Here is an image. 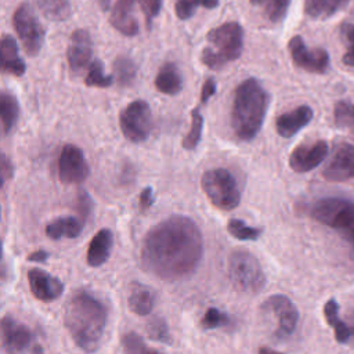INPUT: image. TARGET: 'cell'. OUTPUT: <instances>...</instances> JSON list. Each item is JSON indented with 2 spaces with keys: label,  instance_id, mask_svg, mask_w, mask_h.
I'll return each mask as SVG.
<instances>
[{
  "label": "cell",
  "instance_id": "obj_26",
  "mask_svg": "<svg viewBox=\"0 0 354 354\" xmlns=\"http://www.w3.org/2000/svg\"><path fill=\"white\" fill-rule=\"evenodd\" d=\"M350 0H304V12L311 18H329L346 8Z\"/></svg>",
  "mask_w": 354,
  "mask_h": 354
},
{
  "label": "cell",
  "instance_id": "obj_5",
  "mask_svg": "<svg viewBox=\"0 0 354 354\" xmlns=\"http://www.w3.org/2000/svg\"><path fill=\"white\" fill-rule=\"evenodd\" d=\"M310 216L340 234L354 253V201L339 196L321 198L313 203Z\"/></svg>",
  "mask_w": 354,
  "mask_h": 354
},
{
  "label": "cell",
  "instance_id": "obj_12",
  "mask_svg": "<svg viewBox=\"0 0 354 354\" xmlns=\"http://www.w3.org/2000/svg\"><path fill=\"white\" fill-rule=\"evenodd\" d=\"M263 310L271 311L278 321L277 336L283 339L290 336L299 322V311L293 301L285 295H272L263 304Z\"/></svg>",
  "mask_w": 354,
  "mask_h": 354
},
{
  "label": "cell",
  "instance_id": "obj_17",
  "mask_svg": "<svg viewBox=\"0 0 354 354\" xmlns=\"http://www.w3.org/2000/svg\"><path fill=\"white\" fill-rule=\"evenodd\" d=\"M28 281L32 295L41 301H53L64 292L62 281L40 268L29 270Z\"/></svg>",
  "mask_w": 354,
  "mask_h": 354
},
{
  "label": "cell",
  "instance_id": "obj_44",
  "mask_svg": "<svg viewBox=\"0 0 354 354\" xmlns=\"http://www.w3.org/2000/svg\"><path fill=\"white\" fill-rule=\"evenodd\" d=\"M48 257V253L44 252V250H36L33 253H30L28 256V260L29 261H37V263H43L46 259Z\"/></svg>",
  "mask_w": 354,
  "mask_h": 354
},
{
  "label": "cell",
  "instance_id": "obj_20",
  "mask_svg": "<svg viewBox=\"0 0 354 354\" xmlns=\"http://www.w3.org/2000/svg\"><path fill=\"white\" fill-rule=\"evenodd\" d=\"M1 71L6 73H11L14 76H22L25 73V62L19 55L18 44L15 39L10 35H3L1 44Z\"/></svg>",
  "mask_w": 354,
  "mask_h": 354
},
{
  "label": "cell",
  "instance_id": "obj_14",
  "mask_svg": "<svg viewBox=\"0 0 354 354\" xmlns=\"http://www.w3.org/2000/svg\"><path fill=\"white\" fill-rule=\"evenodd\" d=\"M328 155V142L318 140L296 147L289 156V166L296 173H307L322 163Z\"/></svg>",
  "mask_w": 354,
  "mask_h": 354
},
{
  "label": "cell",
  "instance_id": "obj_45",
  "mask_svg": "<svg viewBox=\"0 0 354 354\" xmlns=\"http://www.w3.org/2000/svg\"><path fill=\"white\" fill-rule=\"evenodd\" d=\"M113 1L115 0H97V3H98V6L101 7L102 11H109V8L113 4Z\"/></svg>",
  "mask_w": 354,
  "mask_h": 354
},
{
  "label": "cell",
  "instance_id": "obj_10",
  "mask_svg": "<svg viewBox=\"0 0 354 354\" xmlns=\"http://www.w3.org/2000/svg\"><path fill=\"white\" fill-rule=\"evenodd\" d=\"M288 47L296 66L311 73H325L328 71L329 54L326 50L308 48L301 36H293Z\"/></svg>",
  "mask_w": 354,
  "mask_h": 354
},
{
  "label": "cell",
  "instance_id": "obj_15",
  "mask_svg": "<svg viewBox=\"0 0 354 354\" xmlns=\"http://www.w3.org/2000/svg\"><path fill=\"white\" fill-rule=\"evenodd\" d=\"M32 333L29 328L18 322L11 315L1 318V344L6 354H19L30 343Z\"/></svg>",
  "mask_w": 354,
  "mask_h": 354
},
{
  "label": "cell",
  "instance_id": "obj_39",
  "mask_svg": "<svg viewBox=\"0 0 354 354\" xmlns=\"http://www.w3.org/2000/svg\"><path fill=\"white\" fill-rule=\"evenodd\" d=\"M342 35L347 43V51L343 55V64L354 68V24H344L342 26Z\"/></svg>",
  "mask_w": 354,
  "mask_h": 354
},
{
  "label": "cell",
  "instance_id": "obj_34",
  "mask_svg": "<svg viewBox=\"0 0 354 354\" xmlns=\"http://www.w3.org/2000/svg\"><path fill=\"white\" fill-rule=\"evenodd\" d=\"M113 79L109 75L104 73V65L100 59H95L88 66V73L84 79L86 86L88 87H109L112 84Z\"/></svg>",
  "mask_w": 354,
  "mask_h": 354
},
{
  "label": "cell",
  "instance_id": "obj_13",
  "mask_svg": "<svg viewBox=\"0 0 354 354\" xmlns=\"http://www.w3.org/2000/svg\"><path fill=\"white\" fill-rule=\"evenodd\" d=\"M329 181H347L354 178V145L342 142L336 145L335 152L322 171Z\"/></svg>",
  "mask_w": 354,
  "mask_h": 354
},
{
  "label": "cell",
  "instance_id": "obj_8",
  "mask_svg": "<svg viewBox=\"0 0 354 354\" xmlns=\"http://www.w3.org/2000/svg\"><path fill=\"white\" fill-rule=\"evenodd\" d=\"M123 136L131 142H142L148 138L152 127V113L148 102L137 100L130 102L119 116Z\"/></svg>",
  "mask_w": 354,
  "mask_h": 354
},
{
  "label": "cell",
  "instance_id": "obj_27",
  "mask_svg": "<svg viewBox=\"0 0 354 354\" xmlns=\"http://www.w3.org/2000/svg\"><path fill=\"white\" fill-rule=\"evenodd\" d=\"M0 115L4 134L11 133L19 116V105L17 98L7 91L1 93L0 97Z\"/></svg>",
  "mask_w": 354,
  "mask_h": 354
},
{
  "label": "cell",
  "instance_id": "obj_4",
  "mask_svg": "<svg viewBox=\"0 0 354 354\" xmlns=\"http://www.w3.org/2000/svg\"><path fill=\"white\" fill-rule=\"evenodd\" d=\"M206 39L210 46L203 48L201 59L210 69H220L242 54L243 29L238 22H225L212 29Z\"/></svg>",
  "mask_w": 354,
  "mask_h": 354
},
{
  "label": "cell",
  "instance_id": "obj_32",
  "mask_svg": "<svg viewBox=\"0 0 354 354\" xmlns=\"http://www.w3.org/2000/svg\"><path fill=\"white\" fill-rule=\"evenodd\" d=\"M335 124L342 129H348L354 133V102L339 101L333 109Z\"/></svg>",
  "mask_w": 354,
  "mask_h": 354
},
{
  "label": "cell",
  "instance_id": "obj_40",
  "mask_svg": "<svg viewBox=\"0 0 354 354\" xmlns=\"http://www.w3.org/2000/svg\"><path fill=\"white\" fill-rule=\"evenodd\" d=\"M141 6V10L145 15L147 19V25L151 26L152 19L159 14L160 8H162V0H137Z\"/></svg>",
  "mask_w": 354,
  "mask_h": 354
},
{
  "label": "cell",
  "instance_id": "obj_23",
  "mask_svg": "<svg viewBox=\"0 0 354 354\" xmlns=\"http://www.w3.org/2000/svg\"><path fill=\"white\" fill-rule=\"evenodd\" d=\"M155 87L158 91L169 95H176L183 88V79L178 68L173 62H165L155 79Z\"/></svg>",
  "mask_w": 354,
  "mask_h": 354
},
{
  "label": "cell",
  "instance_id": "obj_37",
  "mask_svg": "<svg viewBox=\"0 0 354 354\" xmlns=\"http://www.w3.org/2000/svg\"><path fill=\"white\" fill-rule=\"evenodd\" d=\"M147 333L152 340L162 342V343H171V336L169 332V326L166 321L160 317H153L147 324Z\"/></svg>",
  "mask_w": 354,
  "mask_h": 354
},
{
  "label": "cell",
  "instance_id": "obj_7",
  "mask_svg": "<svg viewBox=\"0 0 354 354\" xmlns=\"http://www.w3.org/2000/svg\"><path fill=\"white\" fill-rule=\"evenodd\" d=\"M201 184L209 201L220 210H232L241 202L239 185L227 169L217 167L205 171Z\"/></svg>",
  "mask_w": 354,
  "mask_h": 354
},
{
  "label": "cell",
  "instance_id": "obj_41",
  "mask_svg": "<svg viewBox=\"0 0 354 354\" xmlns=\"http://www.w3.org/2000/svg\"><path fill=\"white\" fill-rule=\"evenodd\" d=\"M216 93V80L213 77L206 79V82L202 86V91H201V102L205 104L207 102V100L210 97H213Z\"/></svg>",
  "mask_w": 354,
  "mask_h": 354
},
{
  "label": "cell",
  "instance_id": "obj_30",
  "mask_svg": "<svg viewBox=\"0 0 354 354\" xmlns=\"http://www.w3.org/2000/svg\"><path fill=\"white\" fill-rule=\"evenodd\" d=\"M113 72L118 83L122 87L130 86L137 75V66L134 61L126 55H120L113 62Z\"/></svg>",
  "mask_w": 354,
  "mask_h": 354
},
{
  "label": "cell",
  "instance_id": "obj_36",
  "mask_svg": "<svg viewBox=\"0 0 354 354\" xmlns=\"http://www.w3.org/2000/svg\"><path fill=\"white\" fill-rule=\"evenodd\" d=\"M123 347H124V351L126 354H163L155 348H151L148 347L141 336H138L136 332H129L123 336Z\"/></svg>",
  "mask_w": 354,
  "mask_h": 354
},
{
  "label": "cell",
  "instance_id": "obj_3",
  "mask_svg": "<svg viewBox=\"0 0 354 354\" xmlns=\"http://www.w3.org/2000/svg\"><path fill=\"white\" fill-rule=\"evenodd\" d=\"M270 95L259 80H243L234 93L231 108V126L242 141L253 140L260 131L267 113Z\"/></svg>",
  "mask_w": 354,
  "mask_h": 354
},
{
  "label": "cell",
  "instance_id": "obj_29",
  "mask_svg": "<svg viewBox=\"0 0 354 354\" xmlns=\"http://www.w3.org/2000/svg\"><path fill=\"white\" fill-rule=\"evenodd\" d=\"M250 3L260 7L268 21L278 24L285 18L290 0H250Z\"/></svg>",
  "mask_w": 354,
  "mask_h": 354
},
{
  "label": "cell",
  "instance_id": "obj_33",
  "mask_svg": "<svg viewBox=\"0 0 354 354\" xmlns=\"http://www.w3.org/2000/svg\"><path fill=\"white\" fill-rule=\"evenodd\" d=\"M227 230L228 232L239 239V241H254L257 239L263 230L261 228H256V227H250L248 225L245 221L242 220H238V218H231L228 223H227Z\"/></svg>",
  "mask_w": 354,
  "mask_h": 354
},
{
  "label": "cell",
  "instance_id": "obj_43",
  "mask_svg": "<svg viewBox=\"0 0 354 354\" xmlns=\"http://www.w3.org/2000/svg\"><path fill=\"white\" fill-rule=\"evenodd\" d=\"M1 183L4 184L7 181V178H10L12 176V165L10 162V159L6 156V153H1Z\"/></svg>",
  "mask_w": 354,
  "mask_h": 354
},
{
  "label": "cell",
  "instance_id": "obj_2",
  "mask_svg": "<svg viewBox=\"0 0 354 354\" xmlns=\"http://www.w3.org/2000/svg\"><path fill=\"white\" fill-rule=\"evenodd\" d=\"M106 318L108 313L104 304L84 290L72 295L65 306V328L75 344L86 353H94L98 348Z\"/></svg>",
  "mask_w": 354,
  "mask_h": 354
},
{
  "label": "cell",
  "instance_id": "obj_18",
  "mask_svg": "<svg viewBox=\"0 0 354 354\" xmlns=\"http://www.w3.org/2000/svg\"><path fill=\"white\" fill-rule=\"evenodd\" d=\"M313 116L314 112L308 105H300L289 112H285L275 120L277 133L281 137L289 138L306 127L313 120Z\"/></svg>",
  "mask_w": 354,
  "mask_h": 354
},
{
  "label": "cell",
  "instance_id": "obj_22",
  "mask_svg": "<svg viewBox=\"0 0 354 354\" xmlns=\"http://www.w3.org/2000/svg\"><path fill=\"white\" fill-rule=\"evenodd\" d=\"M324 315L330 328L335 330L336 342L344 344L354 337V326L347 325L339 315V304L335 299H329L324 304Z\"/></svg>",
  "mask_w": 354,
  "mask_h": 354
},
{
  "label": "cell",
  "instance_id": "obj_21",
  "mask_svg": "<svg viewBox=\"0 0 354 354\" xmlns=\"http://www.w3.org/2000/svg\"><path fill=\"white\" fill-rule=\"evenodd\" d=\"M113 242L112 231L108 228L100 230L93 239L90 241V245L87 248V263L91 267H100L102 266L111 254Z\"/></svg>",
  "mask_w": 354,
  "mask_h": 354
},
{
  "label": "cell",
  "instance_id": "obj_42",
  "mask_svg": "<svg viewBox=\"0 0 354 354\" xmlns=\"http://www.w3.org/2000/svg\"><path fill=\"white\" fill-rule=\"evenodd\" d=\"M153 205V192L151 187H145L140 194V210H148Z\"/></svg>",
  "mask_w": 354,
  "mask_h": 354
},
{
  "label": "cell",
  "instance_id": "obj_11",
  "mask_svg": "<svg viewBox=\"0 0 354 354\" xmlns=\"http://www.w3.org/2000/svg\"><path fill=\"white\" fill-rule=\"evenodd\" d=\"M90 173L83 151L72 144L62 148L58 160V176L65 184H77L87 178Z\"/></svg>",
  "mask_w": 354,
  "mask_h": 354
},
{
  "label": "cell",
  "instance_id": "obj_19",
  "mask_svg": "<svg viewBox=\"0 0 354 354\" xmlns=\"http://www.w3.org/2000/svg\"><path fill=\"white\" fill-rule=\"evenodd\" d=\"M136 0H115L109 8V22L124 36H136L140 30L138 22L133 15Z\"/></svg>",
  "mask_w": 354,
  "mask_h": 354
},
{
  "label": "cell",
  "instance_id": "obj_38",
  "mask_svg": "<svg viewBox=\"0 0 354 354\" xmlns=\"http://www.w3.org/2000/svg\"><path fill=\"white\" fill-rule=\"evenodd\" d=\"M230 322V318L225 313L220 311L218 308L216 307H210L203 318L201 319V326L203 329H216V328H220V326H224Z\"/></svg>",
  "mask_w": 354,
  "mask_h": 354
},
{
  "label": "cell",
  "instance_id": "obj_16",
  "mask_svg": "<svg viewBox=\"0 0 354 354\" xmlns=\"http://www.w3.org/2000/svg\"><path fill=\"white\" fill-rule=\"evenodd\" d=\"M93 55V41L88 30L76 29L71 36V43L68 46V64L72 72L80 73Z\"/></svg>",
  "mask_w": 354,
  "mask_h": 354
},
{
  "label": "cell",
  "instance_id": "obj_47",
  "mask_svg": "<svg viewBox=\"0 0 354 354\" xmlns=\"http://www.w3.org/2000/svg\"><path fill=\"white\" fill-rule=\"evenodd\" d=\"M33 353H35V354H43V350H41V348H40L39 346H36V347H35V351H33Z\"/></svg>",
  "mask_w": 354,
  "mask_h": 354
},
{
  "label": "cell",
  "instance_id": "obj_24",
  "mask_svg": "<svg viewBox=\"0 0 354 354\" xmlns=\"http://www.w3.org/2000/svg\"><path fill=\"white\" fill-rule=\"evenodd\" d=\"M129 308L137 315H147L155 306L153 290L142 283L134 282L129 295Z\"/></svg>",
  "mask_w": 354,
  "mask_h": 354
},
{
  "label": "cell",
  "instance_id": "obj_25",
  "mask_svg": "<svg viewBox=\"0 0 354 354\" xmlns=\"http://www.w3.org/2000/svg\"><path fill=\"white\" fill-rule=\"evenodd\" d=\"M83 224L79 218L72 216L58 217L46 225V235L51 239L76 238L80 235Z\"/></svg>",
  "mask_w": 354,
  "mask_h": 354
},
{
  "label": "cell",
  "instance_id": "obj_35",
  "mask_svg": "<svg viewBox=\"0 0 354 354\" xmlns=\"http://www.w3.org/2000/svg\"><path fill=\"white\" fill-rule=\"evenodd\" d=\"M192 122H191V129L187 133V136L183 140V147L185 149H195L196 145L201 141L202 136V127H203V116L199 112V108L192 109Z\"/></svg>",
  "mask_w": 354,
  "mask_h": 354
},
{
  "label": "cell",
  "instance_id": "obj_31",
  "mask_svg": "<svg viewBox=\"0 0 354 354\" xmlns=\"http://www.w3.org/2000/svg\"><path fill=\"white\" fill-rule=\"evenodd\" d=\"M218 4L220 0H177L174 11L180 19H188L195 14L198 7H205L210 10L218 7Z\"/></svg>",
  "mask_w": 354,
  "mask_h": 354
},
{
  "label": "cell",
  "instance_id": "obj_1",
  "mask_svg": "<svg viewBox=\"0 0 354 354\" xmlns=\"http://www.w3.org/2000/svg\"><path fill=\"white\" fill-rule=\"evenodd\" d=\"M202 254L203 238L196 223L174 214L147 232L140 260L147 272L163 281H177L196 270Z\"/></svg>",
  "mask_w": 354,
  "mask_h": 354
},
{
  "label": "cell",
  "instance_id": "obj_46",
  "mask_svg": "<svg viewBox=\"0 0 354 354\" xmlns=\"http://www.w3.org/2000/svg\"><path fill=\"white\" fill-rule=\"evenodd\" d=\"M259 354H282V353L275 351V350H272L270 347H260L259 348Z\"/></svg>",
  "mask_w": 354,
  "mask_h": 354
},
{
  "label": "cell",
  "instance_id": "obj_9",
  "mask_svg": "<svg viewBox=\"0 0 354 354\" xmlns=\"http://www.w3.org/2000/svg\"><path fill=\"white\" fill-rule=\"evenodd\" d=\"M14 28L28 55H37L44 43V28L28 4H21L12 17Z\"/></svg>",
  "mask_w": 354,
  "mask_h": 354
},
{
  "label": "cell",
  "instance_id": "obj_6",
  "mask_svg": "<svg viewBox=\"0 0 354 354\" xmlns=\"http://www.w3.org/2000/svg\"><path fill=\"white\" fill-rule=\"evenodd\" d=\"M228 275L232 285L245 293H256L266 283V275L259 260L245 249H236L230 254Z\"/></svg>",
  "mask_w": 354,
  "mask_h": 354
},
{
  "label": "cell",
  "instance_id": "obj_28",
  "mask_svg": "<svg viewBox=\"0 0 354 354\" xmlns=\"http://www.w3.org/2000/svg\"><path fill=\"white\" fill-rule=\"evenodd\" d=\"M39 10L50 19L62 21L71 15V0H35Z\"/></svg>",
  "mask_w": 354,
  "mask_h": 354
}]
</instances>
